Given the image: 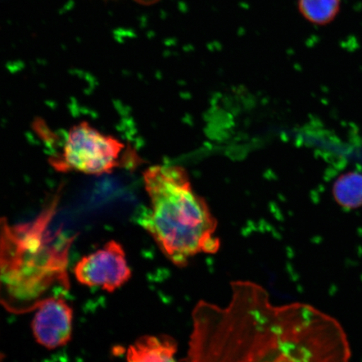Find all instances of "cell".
I'll return each instance as SVG.
<instances>
[{
    "label": "cell",
    "instance_id": "obj_1",
    "mask_svg": "<svg viewBox=\"0 0 362 362\" xmlns=\"http://www.w3.org/2000/svg\"><path fill=\"white\" fill-rule=\"evenodd\" d=\"M224 309L194 310L192 361H345L349 343L336 320L303 304L274 307L264 288L233 284Z\"/></svg>",
    "mask_w": 362,
    "mask_h": 362
},
{
    "label": "cell",
    "instance_id": "obj_2",
    "mask_svg": "<svg viewBox=\"0 0 362 362\" xmlns=\"http://www.w3.org/2000/svg\"><path fill=\"white\" fill-rule=\"evenodd\" d=\"M144 180L151 207L140 216V224L173 264L184 267L199 253L218 251L216 221L193 191L187 171L153 166L144 172Z\"/></svg>",
    "mask_w": 362,
    "mask_h": 362
},
{
    "label": "cell",
    "instance_id": "obj_3",
    "mask_svg": "<svg viewBox=\"0 0 362 362\" xmlns=\"http://www.w3.org/2000/svg\"><path fill=\"white\" fill-rule=\"evenodd\" d=\"M124 146L115 137L93 128L87 122L69 130L61 155L49 158V163L60 172L78 171L87 175L110 174L129 158L122 153Z\"/></svg>",
    "mask_w": 362,
    "mask_h": 362
},
{
    "label": "cell",
    "instance_id": "obj_4",
    "mask_svg": "<svg viewBox=\"0 0 362 362\" xmlns=\"http://www.w3.org/2000/svg\"><path fill=\"white\" fill-rule=\"evenodd\" d=\"M74 274L81 284L100 287L107 292L115 291L131 277L124 248L115 241L83 257L75 266Z\"/></svg>",
    "mask_w": 362,
    "mask_h": 362
},
{
    "label": "cell",
    "instance_id": "obj_5",
    "mask_svg": "<svg viewBox=\"0 0 362 362\" xmlns=\"http://www.w3.org/2000/svg\"><path fill=\"white\" fill-rule=\"evenodd\" d=\"M74 311L61 298H51L40 305L34 317V337L47 349L66 345L72 334Z\"/></svg>",
    "mask_w": 362,
    "mask_h": 362
},
{
    "label": "cell",
    "instance_id": "obj_6",
    "mask_svg": "<svg viewBox=\"0 0 362 362\" xmlns=\"http://www.w3.org/2000/svg\"><path fill=\"white\" fill-rule=\"evenodd\" d=\"M177 344L169 336L140 337L127 351V360L134 362L174 361Z\"/></svg>",
    "mask_w": 362,
    "mask_h": 362
},
{
    "label": "cell",
    "instance_id": "obj_7",
    "mask_svg": "<svg viewBox=\"0 0 362 362\" xmlns=\"http://www.w3.org/2000/svg\"><path fill=\"white\" fill-rule=\"evenodd\" d=\"M333 194L344 208L356 209L362 206V174L351 171L339 176L334 184Z\"/></svg>",
    "mask_w": 362,
    "mask_h": 362
},
{
    "label": "cell",
    "instance_id": "obj_8",
    "mask_svg": "<svg viewBox=\"0 0 362 362\" xmlns=\"http://www.w3.org/2000/svg\"><path fill=\"white\" fill-rule=\"evenodd\" d=\"M298 8L307 21L325 25L336 19L341 0H298Z\"/></svg>",
    "mask_w": 362,
    "mask_h": 362
},
{
    "label": "cell",
    "instance_id": "obj_9",
    "mask_svg": "<svg viewBox=\"0 0 362 362\" xmlns=\"http://www.w3.org/2000/svg\"><path fill=\"white\" fill-rule=\"evenodd\" d=\"M139 1H140L141 3L149 4V3H152L153 1H156V0H139Z\"/></svg>",
    "mask_w": 362,
    "mask_h": 362
}]
</instances>
